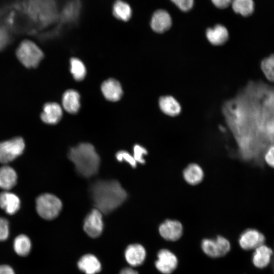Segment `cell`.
I'll return each mask as SVG.
<instances>
[{"mask_svg":"<svg viewBox=\"0 0 274 274\" xmlns=\"http://www.w3.org/2000/svg\"><path fill=\"white\" fill-rule=\"evenodd\" d=\"M95 207L102 214H108L116 209L125 200L127 195L116 180H100L91 188Z\"/></svg>","mask_w":274,"mask_h":274,"instance_id":"1","label":"cell"},{"mask_svg":"<svg viewBox=\"0 0 274 274\" xmlns=\"http://www.w3.org/2000/svg\"><path fill=\"white\" fill-rule=\"evenodd\" d=\"M68 158L82 176L89 178L95 175L100 164V158L94 147L89 143H83L71 148Z\"/></svg>","mask_w":274,"mask_h":274,"instance_id":"2","label":"cell"},{"mask_svg":"<svg viewBox=\"0 0 274 274\" xmlns=\"http://www.w3.org/2000/svg\"><path fill=\"white\" fill-rule=\"evenodd\" d=\"M29 6L32 19L41 26L49 25L58 18L55 0H30Z\"/></svg>","mask_w":274,"mask_h":274,"instance_id":"3","label":"cell"},{"mask_svg":"<svg viewBox=\"0 0 274 274\" xmlns=\"http://www.w3.org/2000/svg\"><path fill=\"white\" fill-rule=\"evenodd\" d=\"M16 54L20 62L27 68L37 67L44 56L41 49L29 40H24L20 44Z\"/></svg>","mask_w":274,"mask_h":274,"instance_id":"4","label":"cell"},{"mask_svg":"<svg viewBox=\"0 0 274 274\" xmlns=\"http://www.w3.org/2000/svg\"><path fill=\"white\" fill-rule=\"evenodd\" d=\"M61 201L50 193L43 194L37 198L36 209L40 217L46 220L56 218L62 209Z\"/></svg>","mask_w":274,"mask_h":274,"instance_id":"5","label":"cell"},{"mask_svg":"<svg viewBox=\"0 0 274 274\" xmlns=\"http://www.w3.org/2000/svg\"><path fill=\"white\" fill-rule=\"evenodd\" d=\"M203 253L211 258H219L226 255L230 250L229 241L225 237L218 235L216 238H204L201 243Z\"/></svg>","mask_w":274,"mask_h":274,"instance_id":"6","label":"cell"},{"mask_svg":"<svg viewBox=\"0 0 274 274\" xmlns=\"http://www.w3.org/2000/svg\"><path fill=\"white\" fill-rule=\"evenodd\" d=\"M25 148L23 139L19 136L0 143V162L7 163L20 156Z\"/></svg>","mask_w":274,"mask_h":274,"instance_id":"7","label":"cell"},{"mask_svg":"<svg viewBox=\"0 0 274 274\" xmlns=\"http://www.w3.org/2000/svg\"><path fill=\"white\" fill-rule=\"evenodd\" d=\"M178 265L177 257L172 251L166 249H162L158 251L155 265L160 272L170 274L176 270Z\"/></svg>","mask_w":274,"mask_h":274,"instance_id":"8","label":"cell"},{"mask_svg":"<svg viewBox=\"0 0 274 274\" xmlns=\"http://www.w3.org/2000/svg\"><path fill=\"white\" fill-rule=\"evenodd\" d=\"M103 227L102 213L96 208L93 209L84 220V230L90 237L96 238L101 234Z\"/></svg>","mask_w":274,"mask_h":274,"instance_id":"9","label":"cell"},{"mask_svg":"<svg viewBox=\"0 0 274 274\" xmlns=\"http://www.w3.org/2000/svg\"><path fill=\"white\" fill-rule=\"evenodd\" d=\"M82 0H68L63 6L60 15V21L65 24H77L82 11Z\"/></svg>","mask_w":274,"mask_h":274,"instance_id":"10","label":"cell"},{"mask_svg":"<svg viewBox=\"0 0 274 274\" xmlns=\"http://www.w3.org/2000/svg\"><path fill=\"white\" fill-rule=\"evenodd\" d=\"M265 237L259 230L249 228L244 230L239 235L238 243L245 250H254L258 246L264 244Z\"/></svg>","mask_w":274,"mask_h":274,"instance_id":"11","label":"cell"},{"mask_svg":"<svg viewBox=\"0 0 274 274\" xmlns=\"http://www.w3.org/2000/svg\"><path fill=\"white\" fill-rule=\"evenodd\" d=\"M158 231L161 236L164 239L175 242L182 236L183 227L178 220L167 219L160 224Z\"/></svg>","mask_w":274,"mask_h":274,"instance_id":"12","label":"cell"},{"mask_svg":"<svg viewBox=\"0 0 274 274\" xmlns=\"http://www.w3.org/2000/svg\"><path fill=\"white\" fill-rule=\"evenodd\" d=\"M125 258L129 264L132 266L142 265L146 257L145 248L139 244L129 245L125 251Z\"/></svg>","mask_w":274,"mask_h":274,"instance_id":"13","label":"cell"},{"mask_svg":"<svg viewBox=\"0 0 274 274\" xmlns=\"http://www.w3.org/2000/svg\"><path fill=\"white\" fill-rule=\"evenodd\" d=\"M150 24L154 31L162 33L170 27L172 18L169 13L165 10H158L154 13Z\"/></svg>","mask_w":274,"mask_h":274,"instance_id":"14","label":"cell"},{"mask_svg":"<svg viewBox=\"0 0 274 274\" xmlns=\"http://www.w3.org/2000/svg\"><path fill=\"white\" fill-rule=\"evenodd\" d=\"M272 255V250L264 244L254 250L252 262L255 267L264 268L270 263Z\"/></svg>","mask_w":274,"mask_h":274,"instance_id":"15","label":"cell"},{"mask_svg":"<svg viewBox=\"0 0 274 274\" xmlns=\"http://www.w3.org/2000/svg\"><path fill=\"white\" fill-rule=\"evenodd\" d=\"M62 116V110L60 106L56 102H48L44 105L41 114L42 120L46 124L57 123Z\"/></svg>","mask_w":274,"mask_h":274,"instance_id":"16","label":"cell"},{"mask_svg":"<svg viewBox=\"0 0 274 274\" xmlns=\"http://www.w3.org/2000/svg\"><path fill=\"white\" fill-rule=\"evenodd\" d=\"M101 90L104 97L108 100L116 101L119 100L123 93L120 83L114 79H109L101 84Z\"/></svg>","mask_w":274,"mask_h":274,"instance_id":"17","label":"cell"},{"mask_svg":"<svg viewBox=\"0 0 274 274\" xmlns=\"http://www.w3.org/2000/svg\"><path fill=\"white\" fill-rule=\"evenodd\" d=\"M0 207L9 215L15 214L20 209V200L14 193L5 191L0 193Z\"/></svg>","mask_w":274,"mask_h":274,"instance_id":"18","label":"cell"},{"mask_svg":"<svg viewBox=\"0 0 274 274\" xmlns=\"http://www.w3.org/2000/svg\"><path fill=\"white\" fill-rule=\"evenodd\" d=\"M79 269L85 274H96L101 270L100 261L94 255L86 254L78 262Z\"/></svg>","mask_w":274,"mask_h":274,"instance_id":"19","label":"cell"},{"mask_svg":"<svg viewBox=\"0 0 274 274\" xmlns=\"http://www.w3.org/2000/svg\"><path fill=\"white\" fill-rule=\"evenodd\" d=\"M62 104L64 109L71 114L77 113L80 108V96L73 89L66 90L62 97Z\"/></svg>","mask_w":274,"mask_h":274,"instance_id":"20","label":"cell"},{"mask_svg":"<svg viewBox=\"0 0 274 274\" xmlns=\"http://www.w3.org/2000/svg\"><path fill=\"white\" fill-rule=\"evenodd\" d=\"M183 177L188 184L196 185L202 181L204 172L199 165L196 163H191L184 169Z\"/></svg>","mask_w":274,"mask_h":274,"instance_id":"21","label":"cell"},{"mask_svg":"<svg viewBox=\"0 0 274 274\" xmlns=\"http://www.w3.org/2000/svg\"><path fill=\"white\" fill-rule=\"evenodd\" d=\"M206 36L209 41L214 45H220L225 43L228 38L227 29L223 25L218 24L213 28H208Z\"/></svg>","mask_w":274,"mask_h":274,"instance_id":"22","label":"cell"},{"mask_svg":"<svg viewBox=\"0 0 274 274\" xmlns=\"http://www.w3.org/2000/svg\"><path fill=\"white\" fill-rule=\"evenodd\" d=\"M17 176L15 170L7 165L0 167V188L9 190L16 184Z\"/></svg>","mask_w":274,"mask_h":274,"instance_id":"23","label":"cell"},{"mask_svg":"<svg viewBox=\"0 0 274 274\" xmlns=\"http://www.w3.org/2000/svg\"><path fill=\"white\" fill-rule=\"evenodd\" d=\"M159 106L162 112L168 116H176L181 112L179 103L172 96L161 97L159 100Z\"/></svg>","mask_w":274,"mask_h":274,"instance_id":"24","label":"cell"},{"mask_svg":"<svg viewBox=\"0 0 274 274\" xmlns=\"http://www.w3.org/2000/svg\"><path fill=\"white\" fill-rule=\"evenodd\" d=\"M114 16L124 22L128 21L131 17L132 12L130 5L122 0H116L112 6Z\"/></svg>","mask_w":274,"mask_h":274,"instance_id":"25","label":"cell"},{"mask_svg":"<svg viewBox=\"0 0 274 274\" xmlns=\"http://www.w3.org/2000/svg\"><path fill=\"white\" fill-rule=\"evenodd\" d=\"M13 248L15 252L21 256H27L31 248V243L29 238L25 234H20L14 241Z\"/></svg>","mask_w":274,"mask_h":274,"instance_id":"26","label":"cell"},{"mask_svg":"<svg viewBox=\"0 0 274 274\" xmlns=\"http://www.w3.org/2000/svg\"><path fill=\"white\" fill-rule=\"evenodd\" d=\"M231 4L233 11L244 16L251 15L254 11L253 0H232Z\"/></svg>","mask_w":274,"mask_h":274,"instance_id":"27","label":"cell"},{"mask_svg":"<svg viewBox=\"0 0 274 274\" xmlns=\"http://www.w3.org/2000/svg\"><path fill=\"white\" fill-rule=\"evenodd\" d=\"M70 72L77 81L84 79L86 74V67L83 62L79 58L73 57L70 60Z\"/></svg>","mask_w":274,"mask_h":274,"instance_id":"28","label":"cell"},{"mask_svg":"<svg viewBox=\"0 0 274 274\" xmlns=\"http://www.w3.org/2000/svg\"><path fill=\"white\" fill-rule=\"evenodd\" d=\"M261 68L266 78L274 82V54L262 60Z\"/></svg>","mask_w":274,"mask_h":274,"instance_id":"29","label":"cell"},{"mask_svg":"<svg viewBox=\"0 0 274 274\" xmlns=\"http://www.w3.org/2000/svg\"><path fill=\"white\" fill-rule=\"evenodd\" d=\"M116 158L119 161H125L127 162L133 168H135L136 166V161L133 156L126 151L122 150L118 152L116 154Z\"/></svg>","mask_w":274,"mask_h":274,"instance_id":"30","label":"cell"},{"mask_svg":"<svg viewBox=\"0 0 274 274\" xmlns=\"http://www.w3.org/2000/svg\"><path fill=\"white\" fill-rule=\"evenodd\" d=\"M133 155L134 159L136 162L143 164L145 162L144 158V155L147 154V150L142 146L139 144L135 145L133 148Z\"/></svg>","mask_w":274,"mask_h":274,"instance_id":"31","label":"cell"},{"mask_svg":"<svg viewBox=\"0 0 274 274\" xmlns=\"http://www.w3.org/2000/svg\"><path fill=\"white\" fill-rule=\"evenodd\" d=\"M9 234V222L6 219L0 217V241L6 240Z\"/></svg>","mask_w":274,"mask_h":274,"instance_id":"32","label":"cell"},{"mask_svg":"<svg viewBox=\"0 0 274 274\" xmlns=\"http://www.w3.org/2000/svg\"><path fill=\"white\" fill-rule=\"evenodd\" d=\"M11 37L8 31L3 26H0V51L4 50L9 44Z\"/></svg>","mask_w":274,"mask_h":274,"instance_id":"33","label":"cell"},{"mask_svg":"<svg viewBox=\"0 0 274 274\" xmlns=\"http://www.w3.org/2000/svg\"><path fill=\"white\" fill-rule=\"evenodd\" d=\"M264 160L267 164L274 168V144L266 149L264 154Z\"/></svg>","mask_w":274,"mask_h":274,"instance_id":"34","label":"cell"},{"mask_svg":"<svg viewBox=\"0 0 274 274\" xmlns=\"http://www.w3.org/2000/svg\"><path fill=\"white\" fill-rule=\"evenodd\" d=\"M180 10L183 11L190 10L193 5V0H170Z\"/></svg>","mask_w":274,"mask_h":274,"instance_id":"35","label":"cell"},{"mask_svg":"<svg viewBox=\"0 0 274 274\" xmlns=\"http://www.w3.org/2000/svg\"><path fill=\"white\" fill-rule=\"evenodd\" d=\"M214 5L218 8L224 9L228 7L232 0H212Z\"/></svg>","mask_w":274,"mask_h":274,"instance_id":"36","label":"cell"},{"mask_svg":"<svg viewBox=\"0 0 274 274\" xmlns=\"http://www.w3.org/2000/svg\"><path fill=\"white\" fill-rule=\"evenodd\" d=\"M0 274H15L13 269L8 265H0Z\"/></svg>","mask_w":274,"mask_h":274,"instance_id":"37","label":"cell"},{"mask_svg":"<svg viewBox=\"0 0 274 274\" xmlns=\"http://www.w3.org/2000/svg\"><path fill=\"white\" fill-rule=\"evenodd\" d=\"M120 274H139L135 270L131 268H125L122 269Z\"/></svg>","mask_w":274,"mask_h":274,"instance_id":"38","label":"cell"}]
</instances>
